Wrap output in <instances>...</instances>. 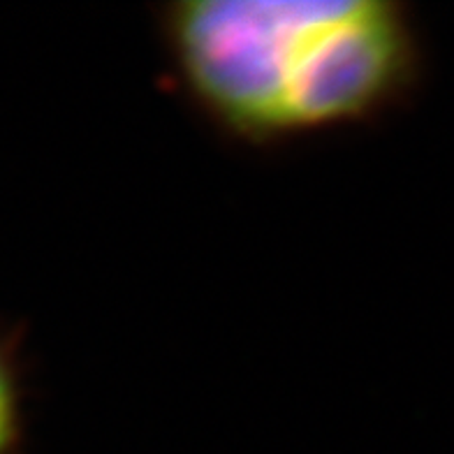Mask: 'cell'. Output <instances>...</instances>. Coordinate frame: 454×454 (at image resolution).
Masks as SVG:
<instances>
[{"mask_svg": "<svg viewBox=\"0 0 454 454\" xmlns=\"http://www.w3.org/2000/svg\"><path fill=\"white\" fill-rule=\"evenodd\" d=\"M158 24L188 100L253 144L373 119L419 74L418 30L395 0H181Z\"/></svg>", "mask_w": 454, "mask_h": 454, "instance_id": "obj_1", "label": "cell"}, {"mask_svg": "<svg viewBox=\"0 0 454 454\" xmlns=\"http://www.w3.org/2000/svg\"><path fill=\"white\" fill-rule=\"evenodd\" d=\"M24 429V387L17 355L0 339V454H21Z\"/></svg>", "mask_w": 454, "mask_h": 454, "instance_id": "obj_2", "label": "cell"}]
</instances>
